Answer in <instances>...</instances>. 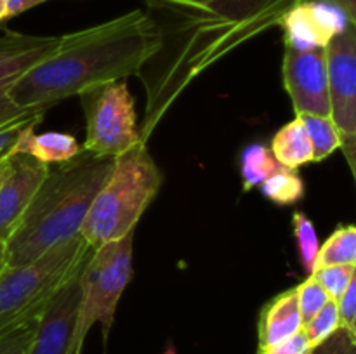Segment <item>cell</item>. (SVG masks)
I'll list each match as a JSON object with an SVG mask.
<instances>
[{
    "label": "cell",
    "instance_id": "9c48e42d",
    "mask_svg": "<svg viewBox=\"0 0 356 354\" xmlns=\"http://www.w3.org/2000/svg\"><path fill=\"white\" fill-rule=\"evenodd\" d=\"M284 89L294 106L296 117H330L329 73L325 49L291 51L285 49L282 62Z\"/></svg>",
    "mask_w": 356,
    "mask_h": 354
},
{
    "label": "cell",
    "instance_id": "d4e9b609",
    "mask_svg": "<svg viewBox=\"0 0 356 354\" xmlns=\"http://www.w3.org/2000/svg\"><path fill=\"white\" fill-rule=\"evenodd\" d=\"M341 328L356 337V278L348 285L344 294L336 301Z\"/></svg>",
    "mask_w": 356,
    "mask_h": 354
},
{
    "label": "cell",
    "instance_id": "cb8c5ba5",
    "mask_svg": "<svg viewBox=\"0 0 356 354\" xmlns=\"http://www.w3.org/2000/svg\"><path fill=\"white\" fill-rule=\"evenodd\" d=\"M296 292H298V304L302 318V325L308 323L327 302L332 301L330 295L316 283L313 276H308V280H305L299 287H296Z\"/></svg>",
    "mask_w": 356,
    "mask_h": 354
},
{
    "label": "cell",
    "instance_id": "9a60e30c",
    "mask_svg": "<svg viewBox=\"0 0 356 354\" xmlns=\"http://www.w3.org/2000/svg\"><path fill=\"white\" fill-rule=\"evenodd\" d=\"M278 26L284 30L285 49L291 51H312L325 49L332 38L320 26L308 0L298 3L285 12Z\"/></svg>",
    "mask_w": 356,
    "mask_h": 354
},
{
    "label": "cell",
    "instance_id": "52a82bcc",
    "mask_svg": "<svg viewBox=\"0 0 356 354\" xmlns=\"http://www.w3.org/2000/svg\"><path fill=\"white\" fill-rule=\"evenodd\" d=\"M79 99L86 117V151L115 158L145 142L138 130L134 97L124 80L90 87Z\"/></svg>",
    "mask_w": 356,
    "mask_h": 354
},
{
    "label": "cell",
    "instance_id": "8992f818",
    "mask_svg": "<svg viewBox=\"0 0 356 354\" xmlns=\"http://www.w3.org/2000/svg\"><path fill=\"white\" fill-rule=\"evenodd\" d=\"M134 233L90 250L80 273V304L70 354H82L94 323H101L104 339L113 326L115 311L132 278Z\"/></svg>",
    "mask_w": 356,
    "mask_h": 354
},
{
    "label": "cell",
    "instance_id": "7c38bea8",
    "mask_svg": "<svg viewBox=\"0 0 356 354\" xmlns=\"http://www.w3.org/2000/svg\"><path fill=\"white\" fill-rule=\"evenodd\" d=\"M61 37H37L9 31L0 37V90H9L16 80L51 56Z\"/></svg>",
    "mask_w": 356,
    "mask_h": 354
},
{
    "label": "cell",
    "instance_id": "277c9868",
    "mask_svg": "<svg viewBox=\"0 0 356 354\" xmlns=\"http://www.w3.org/2000/svg\"><path fill=\"white\" fill-rule=\"evenodd\" d=\"M162 170L149 155L146 142L113 158V170L94 198L80 235L90 248L134 233L162 186Z\"/></svg>",
    "mask_w": 356,
    "mask_h": 354
},
{
    "label": "cell",
    "instance_id": "8fae6325",
    "mask_svg": "<svg viewBox=\"0 0 356 354\" xmlns=\"http://www.w3.org/2000/svg\"><path fill=\"white\" fill-rule=\"evenodd\" d=\"M9 167L0 180V242L6 243L19 224L38 186L49 172V165L30 155H7Z\"/></svg>",
    "mask_w": 356,
    "mask_h": 354
},
{
    "label": "cell",
    "instance_id": "836d02e7",
    "mask_svg": "<svg viewBox=\"0 0 356 354\" xmlns=\"http://www.w3.org/2000/svg\"><path fill=\"white\" fill-rule=\"evenodd\" d=\"M7 167H9V156H2V158H0V180H2V177L6 176V170H7Z\"/></svg>",
    "mask_w": 356,
    "mask_h": 354
},
{
    "label": "cell",
    "instance_id": "5b68a950",
    "mask_svg": "<svg viewBox=\"0 0 356 354\" xmlns=\"http://www.w3.org/2000/svg\"><path fill=\"white\" fill-rule=\"evenodd\" d=\"M82 235L58 243L23 266L0 273V333L37 323L49 302L72 280L90 253Z\"/></svg>",
    "mask_w": 356,
    "mask_h": 354
},
{
    "label": "cell",
    "instance_id": "ac0fdd59",
    "mask_svg": "<svg viewBox=\"0 0 356 354\" xmlns=\"http://www.w3.org/2000/svg\"><path fill=\"white\" fill-rule=\"evenodd\" d=\"M278 167L280 165L273 158L270 148L261 142L245 146L240 153V176H242L243 189L250 191L259 187L261 183H264Z\"/></svg>",
    "mask_w": 356,
    "mask_h": 354
},
{
    "label": "cell",
    "instance_id": "4fadbf2b",
    "mask_svg": "<svg viewBox=\"0 0 356 354\" xmlns=\"http://www.w3.org/2000/svg\"><path fill=\"white\" fill-rule=\"evenodd\" d=\"M302 328L296 288L275 295L264 304L257 321V353H264L275 344L289 339Z\"/></svg>",
    "mask_w": 356,
    "mask_h": 354
},
{
    "label": "cell",
    "instance_id": "5bb4252c",
    "mask_svg": "<svg viewBox=\"0 0 356 354\" xmlns=\"http://www.w3.org/2000/svg\"><path fill=\"white\" fill-rule=\"evenodd\" d=\"M40 120L42 117L35 118L23 128L9 155H30L38 162L52 167L70 162L82 151V144L72 134L54 130L37 134L35 127L40 124Z\"/></svg>",
    "mask_w": 356,
    "mask_h": 354
},
{
    "label": "cell",
    "instance_id": "4dcf8cb0",
    "mask_svg": "<svg viewBox=\"0 0 356 354\" xmlns=\"http://www.w3.org/2000/svg\"><path fill=\"white\" fill-rule=\"evenodd\" d=\"M45 2H49V0H6L7 10H9V19L10 17L17 16V14L26 12V10L33 9V7Z\"/></svg>",
    "mask_w": 356,
    "mask_h": 354
},
{
    "label": "cell",
    "instance_id": "83f0119b",
    "mask_svg": "<svg viewBox=\"0 0 356 354\" xmlns=\"http://www.w3.org/2000/svg\"><path fill=\"white\" fill-rule=\"evenodd\" d=\"M37 115H44L42 111H28L21 110L19 106L10 101V97L7 96V90H0V128L7 127V125L17 124L21 120H28V118H33Z\"/></svg>",
    "mask_w": 356,
    "mask_h": 354
},
{
    "label": "cell",
    "instance_id": "ba28073f",
    "mask_svg": "<svg viewBox=\"0 0 356 354\" xmlns=\"http://www.w3.org/2000/svg\"><path fill=\"white\" fill-rule=\"evenodd\" d=\"M330 118L336 125L351 174L356 163V28L336 35L325 47Z\"/></svg>",
    "mask_w": 356,
    "mask_h": 354
},
{
    "label": "cell",
    "instance_id": "3957f363",
    "mask_svg": "<svg viewBox=\"0 0 356 354\" xmlns=\"http://www.w3.org/2000/svg\"><path fill=\"white\" fill-rule=\"evenodd\" d=\"M113 170L111 156L82 151L49 167L19 224L6 242L7 266L31 262L58 243L80 235L94 198Z\"/></svg>",
    "mask_w": 356,
    "mask_h": 354
},
{
    "label": "cell",
    "instance_id": "f1b7e54d",
    "mask_svg": "<svg viewBox=\"0 0 356 354\" xmlns=\"http://www.w3.org/2000/svg\"><path fill=\"white\" fill-rule=\"evenodd\" d=\"M312 349L313 346L309 344L305 330L301 328L298 333L289 337V339L282 340V342L275 344L273 347L266 349L264 353H257V354H309L312 353Z\"/></svg>",
    "mask_w": 356,
    "mask_h": 354
},
{
    "label": "cell",
    "instance_id": "30bf717a",
    "mask_svg": "<svg viewBox=\"0 0 356 354\" xmlns=\"http://www.w3.org/2000/svg\"><path fill=\"white\" fill-rule=\"evenodd\" d=\"M82 267L52 297L47 307L38 316L26 354H70L80 304Z\"/></svg>",
    "mask_w": 356,
    "mask_h": 354
},
{
    "label": "cell",
    "instance_id": "44dd1931",
    "mask_svg": "<svg viewBox=\"0 0 356 354\" xmlns=\"http://www.w3.org/2000/svg\"><path fill=\"white\" fill-rule=\"evenodd\" d=\"M292 228H294L296 242H298L299 255H301L302 266L306 267L308 273H312L315 267L316 253H318L320 243L316 236L315 226L312 224L308 215L305 212H294L292 214Z\"/></svg>",
    "mask_w": 356,
    "mask_h": 354
},
{
    "label": "cell",
    "instance_id": "6da1fadb",
    "mask_svg": "<svg viewBox=\"0 0 356 354\" xmlns=\"http://www.w3.org/2000/svg\"><path fill=\"white\" fill-rule=\"evenodd\" d=\"M160 47L138 73L145 82L146 142L156 121L193 80L236 49L278 26L305 0H143ZM356 10V0H337Z\"/></svg>",
    "mask_w": 356,
    "mask_h": 354
},
{
    "label": "cell",
    "instance_id": "f546056e",
    "mask_svg": "<svg viewBox=\"0 0 356 354\" xmlns=\"http://www.w3.org/2000/svg\"><path fill=\"white\" fill-rule=\"evenodd\" d=\"M38 117H44V115H37V117H33V118L21 120V121H17V124L7 125V127L0 128V158L6 155H9L10 149H13V146L16 144V141L19 139L23 128L26 127L31 120H35V118H38Z\"/></svg>",
    "mask_w": 356,
    "mask_h": 354
},
{
    "label": "cell",
    "instance_id": "1f68e13d",
    "mask_svg": "<svg viewBox=\"0 0 356 354\" xmlns=\"http://www.w3.org/2000/svg\"><path fill=\"white\" fill-rule=\"evenodd\" d=\"M7 267V260H6V243L0 242V273Z\"/></svg>",
    "mask_w": 356,
    "mask_h": 354
},
{
    "label": "cell",
    "instance_id": "7402d4cb",
    "mask_svg": "<svg viewBox=\"0 0 356 354\" xmlns=\"http://www.w3.org/2000/svg\"><path fill=\"white\" fill-rule=\"evenodd\" d=\"M341 328L339 314H337L336 301H329L308 323L302 325L306 337L313 347L322 344L323 340L329 339L332 333H336Z\"/></svg>",
    "mask_w": 356,
    "mask_h": 354
},
{
    "label": "cell",
    "instance_id": "d6a6232c",
    "mask_svg": "<svg viewBox=\"0 0 356 354\" xmlns=\"http://www.w3.org/2000/svg\"><path fill=\"white\" fill-rule=\"evenodd\" d=\"M6 19H9V10H7L6 0H0V23Z\"/></svg>",
    "mask_w": 356,
    "mask_h": 354
},
{
    "label": "cell",
    "instance_id": "d6986e66",
    "mask_svg": "<svg viewBox=\"0 0 356 354\" xmlns=\"http://www.w3.org/2000/svg\"><path fill=\"white\" fill-rule=\"evenodd\" d=\"M305 180L298 170L285 169L282 165L259 186L261 193L277 205H296L305 196Z\"/></svg>",
    "mask_w": 356,
    "mask_h": 354
},
{
    "label": "cell",
    "instance_id": "7a4b0ae2",
    "mask_svg": "<svg viewBox=\"0 0 356 354\" xmlns=\"http://www.w3.org/2000/svg\"><path fill=\"white\" fill-rule=\"evenodd\" d=\"M159 47L153 17L146 10H131L61 35L56 51L16 80L7 96L21 110L45 113L90 87L138 75Z\"/></svg>",
    "mask_w": 356,
    "mask_h": 354
},
{
    "label": "cell",
    "instance_id": "e0dca14e",
    "mask_svg": "<svg viewBox=\"0 0 356 354\" xmlns=\"http://www.w3.org/2000/svg\"><path fill=\"white\" fill-rule=\"evenodd\" d=\"M322 266H356V229L353 224L339 226L320 246L315 267Z\"/></svg>",
    "mask_w": 356,
    "mask_h": 354
},
{
    "label": "cell",
    "instance_id": "484cf974",
    "mask_svg": "<svg viewBox=\"0 0 356 354\" xmlns=\"http://www.w3.org/2000/svg\"><path fill=\"white\" fill-rule=\"evenodd\" d=\"M309 354H356V337L339 328L329 339L313 347Z\"/></svg>",
    "mask_w": 356,
    "mask_h": 354
},
{
    "label": "cell",
    "instance_id": "2e32d148",
    "mask_svg": "<svg viewBox=\"0 0 356 354\" xmlns=\"http://www.w3.org/2000/svg\"><path fill=\"white\" fill-rule=\"evenodd\" d=\"M271 155L278 165L298 170L313 163V149L301 118L287 121L271 139Z\"/></svg>",
    "mask_w": 356,
    "mask_h": 354
},
{
    "label": "cell",
    "instance_id": "4316f807",
    "mask_svg": "<svg viewBox=\"0 0 356 354\" xmlns=\"http://www.w3.org/2000/svg\"><path fill=\"white\" fill-rule=\"evenodd\" d=\"M33 330L35 323L10 330V332L0 333V354H26Z\"/></svg>",
    "mask_w": 356,
    "mask_h": 354
},
{
    "label": "cell",
    "instance_id": "ffe728a7",
    "mask_svg": "<svg viewBox=\"0 0 356 354\" xmlns=\"http://www.w3.org/2000/svg\"><path fill=\"white\" fill-rule=\"evenodd\" d=\"M301 118L305 130L308 134L313 149V162H322L341 149V137L330 117H315L302 115Z\"/></svg>",
    "mask_w": 356,
    "mask_h": 354
},
{
    "label": "cell",
    "instance_id": "603a6c76",
    "mask_svg": "<svg viewBox=\"0 0 356 354\" xmlns=\"http://www.w3.org/2000/svg\"><path fill=\"white\" fill-rule=\"evenodd\" d=\"M316 280V283L330 295L332 301H337L348 285L356 278V266H322L315 267L309 273Z\"/></svg>",
    "mask_w": 356,
    "mask_h": 354
}]
</instances>
